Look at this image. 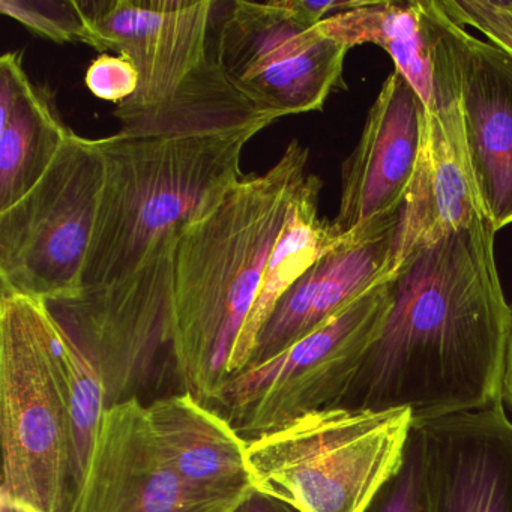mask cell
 <instances>
[{"label": "cell", "instance_id": "1", "mask_svg": "<svg viewBox=\"0 0 512 512\" xmlns=\"http://www.w3.org/2000/svg\"><path fill=\"white\" fill-rule=\"evenodd\" d=\"M481 218L410 256L392 305L340 406L410 409L413 422L503 403L512 308Z\"/></svg>", "mask_w": 512, "mask_h": 512}, {"label": "cell", "instance_id": "2", "mask_svg": "<svg viewBox=\"0 0 512 512\" xmlns=\"http://www.w3.org/2000/svg\"><path fill=\"white\" fill-rule=\"evenodd\" d=\"M310 151L292 140L262 175H244L223 202L179 235L172 356L185 392L212 406L262 286Z\"/></svg>", "mask_w": 512, "mask_h": 512}, {"label": "cell", "instance_id": "3", "mask_svg": "<svg viewBox=\"0 0 512 512\" xmlns=\"http://www.w3.org/2000/svg\"><path fill=\"white\" fill-rule=\"evenodd\" d=\"M259 133L98 139L106 179L83 289L131 274L154 248L211 214L244 176L242 151Z\"/></svg>", "mask_w": 512, "mask_h": 512}, {"label": "cell", "instance_id": "4", "mask_svg": "<svg viewBox=\"0 0 512 512\" xmlns=\"http://www.w3.org/2000/svg\"><path fill=\"white\" fill-rule=\"evenodd\" d=\"M0 512H70L73 394L49 305L0 284Z\"/></svg>", "mask_w": 512, "mask_h": 512}, {"label": "cell", "instance_id": "5", "mask_svg": "<svg viewBox=\"0 0 512 512\" xmlns=\"http://www.w3.org/2000/svg\"><path fill=\"white\" fill-rule=\"evenodd\" d=\"M178 238L166 239L124 278L47 304L67 346L76 493L104 413L137 398L161 350L172 352Z\"/></svg>", "mask_w": 512, "mask_h": 512}, {"label": "cell", "instance_id": "6", "mask_svg": "<svg viewBox=\"0 0 512 512\" xmlns=\"http://www.w3.org/2000/svg\"><path fill=\"white\" fill-rule=\"evenodd\" d=\"M410 409L320 410L248 440L254 490L299 512H364L400 467Z\"/></svg>", "mask_w": 512, "mask_h": 512}, {"label": "cell", "instance_id": "7", "mask_svg": "<svg viewBox=\"0 0 512 512\" xmlns=\"http://www.w3.org/2000/svg\"><path fill=\"white\" fill-rule=\"evenodd\" d=\"M106 179L100 140L76 133L41 181L0 212V284L46 304L76 298Z\"/></svg>", "mask_w": 512, "mask_h": 512}, {"label": "cell", "instance_id": "8", "mask_svg": "<svg viewBox=\"0 0 512 512\" xmlns=\"http://www.w3.org/2000/svg\"><path fill=\"white\" fill-rule=\"evenodd\" d=\"M391 305L389 278L280 355L230 377L211 407L248 442L340 406Z\"/></svg>", "mask_w": 512, "mask_h": 512}, {"label": "cell", "instance_id": "9", "mask_svg": "<svg viewBox=\"0 0 512 512\" xmlns=\"http://www.w3.org/2000/svg\"><path fill=\"white\" fill-rule=\"evenodd\" d=\"M347 49L302 22L283 2H233L212 58L269 115L322 110L340 85Z\"/></svg>", "mask_w": 512, "mask_h": 512}, {"label": "cell", "instance_id": "10", "mask_svg": "<svg viewBox=\"0 0 512 512\" xmlns=\"http://www.w3.org/2000/svg\"><path fill=\"white\" fill-rule=\"evenodd\" d=\"M433 55L434 101L425 109L415 176L398 215L388 278L422 248L488 218L470 169L448 50L422 4Z\"/></svg>", "mask_w": 512, "mask_h": 512}, {"label": "cell", "instance_id": "11", "mask_svg": "<svg viewBox=\"0 0 512 512\" xmlns=\"http://www.w3.org/2000/svg\"><path fill=\"white\" fill-rule=\"evenodd\" d=\"M424 116L421 97L395 70L343 166L340 209L332 221L343 238L365 241L397 227L418 166Z\"/></svg>", "mask_w": 512, "mask_h": 512}, {"label": "cell", "instance_id": "12", "mask_svg": "<svg viewBox=\"0 0 512 512\" xmlns=\"http://www.w3.org/2000/svg\"><path fill=\"white\" fill-rule=\"evenodd\" d=\"M80 7L106 52L130 59L139 73L136 94L116 106V118L166 103L211 56L212 0H86Z\"/></svg>", "mask_w": 512, "mask_h": 512}, {"label": "cell", "instance_id": "13", "mask_svg": "<svg viewBox=\"0 0 512 512\" xmlns=\"http://www.w3.org/2000/svg\"><path fill=\"white\" fill-rule=\"evenodd\" d=\"M454 70L470 169L494 230L512 224V56L425 0Z\"/></svg>", "mask_w": 512, "mask_h": 512}, {"label": "cell", "instance_id": "14", "mask_svg": "<svg viewBox=\"0 0 512 512\" xmlns=\"http://www.w3.org/2000/svg\"><path fill=\"white\" fill-rule=\"evenodd\" d=\"M191 490L161 454L139 398L104 413L70 512H232Z\"/></svg>", "mask_w": 512, "mask_h": 512}, {"label": "cell", "instance_id": "15", "mask_svg": "<svg viewBox=\"0 0 512 512\" xmlns=\"http://www.w3.org/2000/svg\"><path fill=\"white\" fill-rule=\"evenodd\" d=\"M413 425L422 512H512V421L503 403Z\"/></svg>", "mask_w": 512, "mask_h": 512}, {"label": "cell", "instance_id": "16", "mask_svg": "<svg viewBox=\"0 0 512 512\" xmlns=\"http://www.w3.org/2000/svg\"><path fill=\"white\" fill-rule=\"evenodd\" d=\"M394 232L395 227L365 241L347 238L343 245L311 266L275 305L260 329L245 368L280 355L371 287L388 280Z\"/></svg>", "mask_w": 512, "mask_h": 512}, {"label": "cell", "instance_id": "17", "mask_svg": "<svg viewBox=\"0 0 512 512\" xmlns=\"http://www.w3.org/2000/svg\"><path fill=\"white\" fill-rule=\"evenodd\" d=\"M146 407L161 454L191 490L230 506L254 490L248 442L226 416L188 392Z\"/></svg>", "mask_w": 512, "mask_h": 512}, {"label": "cell", "instance_id": "18", "mask_svg": "<svg viewBox=\"0 0 512 512\" xmlns=\"http://www.w3.org/2000/svg\"><path fill=\"white\" fill-rule=\"evenodd\" d=\"M73 134L52 89L26 73L23 52L5 53L0 58V212L41 181Z\"/></svg>", "mask_w": 512, "mask_h": 512}, {"label": "cell", "instance_id": "19", "mask_svg": "<svg viewBox=\"0 0 512 512\" xmlns=\"http://www.w3.org/2000/svg\"><path fill=\"white\" fill-rule=\"evenodd\" d=\"M124 137H188L263 131L278 121L245 97L209 56L161 106L121 116Z\"/></svg>", "mask_w": 512, "mask_h": 512}, {"label": "cell", "instance_id": "20", "mask_svg": "<svg viewBox=\"0 0 512 512\" xmlns=\"http://www.w3.org/2000/svg\"><path fill=\"white\" fill-rule=\"evenodd\" d=\"M320 191L322 181L319 176L308 175L269 257L259 296L230 364V377L241 373L247 367L260 329L284 293L311 266L347 241V238L337 232L332 221L319 218Z\"/></svg>", "mask_w": 512, "mask_h": 512}, {"label": "cell", "instance_id": "21", "mask_svg": "<svg viewBox=\"0 0 512 512\" xmlns=\"http://www.w3.org/2000/svg\"><path fill=\"white\" fill-rule=\"evenodd\" d=\"M317 28L347 49L362 44L382 47L394 61L395 70L421 97L425 109L433 106V55L421 2H364L326 17Z\"/></svg>", "mask_w": 512, "mask_h": 512}, {"label": "cell", "instance_id": "22", "mask_svg": "<svg viewBox=\"0 0 512 512\" xmlns=\"http://www.w3.org/2000/svg\"><path fill=\"white\" fill-rule=\"evenodd\" d=\"M0 11L47 40L88 44L98 52H106L76 0H0Z\"/></svg>", "mask_w": 512, "mask_h": 512}, {"label": "cell", "instance_id": "23", "mask_svg": "<svg viewBox=\"0 0 512 512\" xmlns=\"http://www.w3.org/2000/svg\"><path fill=\"white\" fill-rule=\"evenodd\" d=\"M364 512H422V448L415 425L400 467L377 491Z\"/></svg>", "mask_w": 512, "mask_h": 512}, {"label": "cell", "instance_id": "24", "mask_svg": "<svg viewBox=\"0 0 512 512\" xmlns=\"http://www.w3.org/2000/svg\"><path fill=\"white\" fill-rule=\"evenodd\" d=\"M443 13L461 28H475L512 56V0H446Z\"/></svg>", "mask_w": 512, "mask_h": 512}, {"label": "cell", "instance_id": "25", "mask_svg": "<svg viewBox=\"0 0 512 512\" xmlns=\"http://www.w3.org/2000/svg\"><path fill=\"white\" fill-rule=\"evenodd\" d=\"M86 86L95 97L118 106L136 94L139 73L125 56L103 53L89 65Z\"/></svg>", "mask_w": 512, "mask_h": 512}, {"label": "cell", "instance_id": "26", "mask_svg": "<svg viewBox=\"0 0 512 512\" xmlns=\"http://www.w3.org/2000/svg\"><path fill=\"white\" fill-rule=\"evenodd\" d=\"M232 512H299L283 500L253 490L238 503Z\"/></svg>", "mask_w": 512, "mask_h": 512}, {"label": "cell", "instance_id": "27", "mask_svg": "<svg viewBox=\"0 0 512 512\" xmlns=\"http://www.w3.org/2000/svg\"><path fill=\"white\" fill-rule=\"evenodd\" d=\"M503 403L512 409V331L509 340L508 364H506L505 385H503Z\"/></svg>", "mask_w": 512, "mask_h": 512}]
</instances>
